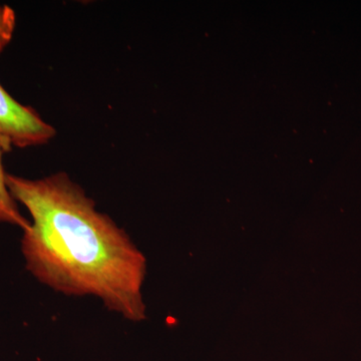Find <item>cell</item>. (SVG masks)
I'll return each instance as SVG.
<instances>
[{
  "label": "cell",
  "instance_id": "1",
  "mask_svg": "<svg viewBox=\"0 0 361 361\" xmlns=\"http://www.w3.org/2000/svg\"><path fill=\"white\" fill-rule=\"evenodd\" d=\"M14 200L32 222L23 231L26 268L66 295H92L130 322L146 318V258L129 235L66 173L39 180L6 175Z\"/></svg>",
  "mask_w": 361,
  "mask_h": 361
},
{
  "label": "cell",
  "instance_id": "3",
  "mask_svg": "<svg viewBox=\"0 0 361 361\" xmlns=\"http://www.w3.org/2000/svg\"><path fill=\"white\" fill-rule=\"evenodd\" d=\"M2 151L0 147V223L18 226L25 231L30 227V222L21 215L18 202L14 200L6 184V173L2 165Z\"/></svg>",
  "mask_w": 361,
  "mask_h": 361
},
{
  "label": "cell",
  "instance_id": "4",
  "mask_svg": "<svg viewBox=\"0 0 361 361\" xmlns=\"http://www.w3.org/2000/svg\"><path fill=\"white\" fill-rule=\"evenodd\" d=\"M16 26V14L13 9L0 4V54L13 39Z\"/></svg>",
  "mask_w": 361,
  "mask_h": 361
},
{
  "label": "cell",
  "instance_id": "2",
  "mask_svg": "<svg viewBox=\"0 0 361 361\" xmlns=\"http://www.w3.org/2000/svg\"><path fill=\"white\" fill-rule=\"evenodd\" d=\"M56 135L37 111L18 103L0 85V147L4 153L47 144Z\"/></svg>",
  "mask_w": 361,
  "mask_h": 361
}]
</instances>
